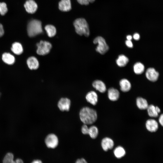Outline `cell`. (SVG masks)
I'll return each mask as SVG.
<instances>
[{
  "label": "cell",
  "mask_w": 163,
  "mask_h": 163,
  "mask_svg": "<svg viewBox=\"0 0 163 163\" xmlns=\"http://www.w3.org/2000/svg\"><path fill=\"white\" fill-rule=\"evenodd\" d=\"M92 85L94 88L101 93H104L106 91L105 84L103 82L100 80H95L93 82Z\"/></svg>",
  "instance_id": "cell-16"
},
{
  "label": "cell",
  "mask_w": 163,
  "mask_h": 163,
  "mask_svg": "<svg viewBox=\"0 0 163 163\" xmlns=\"http://www.w3.org/2000/svg\"><path fill=\"white\" fill-rule=\"evenodd\" d=\"M27 30L28 35L30 37L42 33L43 31L41 22L37 20L31 21L27 25Z\"/></svg>",
  "instance_id": "cell-3"
},
{
  "label": "cell",
  "mask_w": 163,
  "mask_h": 163,
  "mask_svg": "<svg viewBox=\"0 0 163 163\" xmlns=\"http://www.w3.org/2000/svg\"><path fill=\"white\" fill-rule=\"evenodd\" d=\"M158 121L159 123L162 126L163 125V114H161L160 116L159 119Z\"/></svg>",
  "instance_id": "cell-35"
},
{
  "label": "cell",
  "mask_w": 163,
  "mask_h": 163,
  "mask_svg": "<svg viewBox=\"0 0 163 163\" xmlns=\"http://www.w3.org/2000/svg\"><path fill=\"white\" fill-rule=\"evenodd\" d=\"M149 116L151 117H156L158 116V113L157 112L155 106L152 104L149 105L147 109Z\"/></svg>",
  "instance_id": "cell-26"
},
{
  "label": "cell",
  "mask_w": 163,
  "mask_h": 163,
  "mask_svg": "<svg viewBox=\"0 0 163 163\" xmlns=\"http://www.w3.org/2000/svg\"><path fill=\"white\" fill-rule=\"evenodd\" d=\"M145 127L147 130L151 132H154L158 130V122L155 119H151L148 120L146 122Z\"/></svg>",
  "instance_id": "cell-9"
},
{
  "label": "cell",
  "mask_w": 163,
  "mask_h": 163,
  "mask_svg": "<svg viewBox=\"0 0 163 163\" xmlns=\"http://www.w3.org/2000/svg\"><path fill=\"white\" fill-rule=\"evenodd\" d=\"M125 44L129 48H132L133 47V44L131 40H126L125 41Z\"/></svg>",
  "instance_id": "cell-31"
},
{
  "label": "cell",
  "mask_w": 163,
  "mask_h": 163,
  "mask_svg": "<svg viewBox=\"0 0 163 163\" xmlns=\"http://www.w3.org/2000/svg\"><path fill=\"white\" fill-rule=\"evenodd\" d=\"M73 25L76 33L80 35H84L88 37L90 35V30L88 25L83 18H79L75 20Z\"/></svg>",
  "instance_id": "cell-2"
},
{
  "label": "cell",
  "mask_w": 163,
  "mask_h": 163,
  "mask_svg": "<svg viewBox=\"0 0 163 163\" xmlns=\"http://www.w3.org/2000/svg\"><path fill=\"white\" fill-rule=\"evenodd\" d=\"M31 163H43L42 161L40 160H34Z\"/></svg>",
  "instance_id": "cell-36"
},
{
  "label": "cell",
  "mask_w": 163,
  "mask_h": 163,
  "mask_svg": "<svg viewBox=\"0 0 163 163\" xmlns=\"http://www.w3.org/2000/svg\"><path fill=\"white\" fill-rule=\"evenodd\" d=\"M98 130L97 128L95 126H92L88 128V134L92 139L96 138L97 136Z\"/></svg>",
  "instance_id": "cell-27"
},
{
  "label": "cell",
  "mask_w": 163,
  "mask_h": 163,
  "mask_svg": "<svg viewBox=\"0 0 163 163\" xmlns=\"http://www.w3.org/2000/svg\"><path fill=\"white\" fill-rule=\"evenodd\" d=\"M2 59L5 63L10 65L13 64L15 61L14 57L8 53H3L2 56Z\"/></svg>",
  "instance_id": "cell-19"
},
{
  "label": "cell",
  "mask_w": 163,
  "mask_h": 163,
  "mask_svg": "<svg viewBox=\"0 0 163 163\" xmlns=\"http://www.w3.org/2000/svg\"><path fill=\"white\" fill-rule=\"evenodd\" d=\"M75 163H88L86 161L84 158L77 159Z\"/></svg>",
  "instance_id": "cell-33"
},
{
  "label": "cell",
  "mask_w": 163,
  "mask_h": 163,
  "mask_svg": "<svg viewBox=\"0 0 163 163\" xmlns=\"http://www.w3.org/2000/svg\"><path fill=\"white\" fill-rule=\"evenodd\" d=\"M27 63L28 68L31 70L37 69L39 66L38 59L33 56L30 57L27 59Z\"/></svg>",
  "instance_id": "cell-14"
},
{
  "label": "cell",
  "mask_w": 163,
  "mask_h": 163,
  "mask_svg": "<svg viewBox=\"0 0 163 163\" xmlns=\"http://www.w3.org/2000/svg\"><path fill=\"white\" fill-rule=\"evenodd\" d=\"M11 50L14 53L17 55H20L23 51L22 45L18 42H14L12 44Z\"/></svg>",
  "instance_id": "cell-21"
},
{
  "label": "cell",
  "mask_w": 163,
  "mask_h": 163,
  "mask_svg": "<svg viewBox=\"0 0 163 163\" xmlns=\"http://www.w3.org/2000/svg\"><path fill=\"white\" fill-rule=\"evenodd\" d=\"M120 95L119 91L114 88H111L108 90L107 95L108 98L112 101H114L118 100Z\"/></svg>",
  "instance_id": "cell-13"
},
{
  "label": "cell",
  "mask_w": 163,
  "mask_h": 163,
  "mask_svg": "<svg viewBox=\"0 0 163 163\" xmlns=\"http://www.w3.org/2000/svg\"><path fill=\"white\" fill-rule=\"evenodd\" d=\"M145 75L149 80L152 82H155L158 80L159 74L154 68L150 67L146 70Z\"/></svg>",
  "instance_id": "cell-7"
},
{
  "label": "cell",
  "mask_w": 163,
  "mask_h": 163,
  "mask_svg": "<svg viewBox=\"0 0 163 163\" xmlns=\"http://www.w3.org/2000/svg\"><path fill=\"white\" fill-rule=\"evenodd\" d=\"M71 101L67 98H61L58 103V107L62 111H68L70 109Z\"/></svg>",
  "instance_id": "cell-8"
},
{
  "label": "cell",
  "mask_w": 163,
  "mask_h": 163,
  "mask_svg": "<svg viewBox=\"0 0 163 163\" xmlns=\"http://www.w3.org/2000/svg\"><path fill=\"white\" fill-rule=\"evenodd\" d=\"M132 37L133 39L136 40H138L140 38L139 34L137 33H134Z\"/></svg>",
  "instance_id": "cell-32"
},
{
  "label": "cell",
  "mask_w": 163,
  "mask_h": 163,
  "mask_svg": "<svg viewBox=\"0 0 163 163\" xmlns=\"http://www.w3.org/2000/svg\"><path fill=\"white\" fill-rule=\"evenodd\" d=\"M3 163H24L21 159L18 158L15 161L14 160V155L11 153H8L4 158Z\"/></svg>",
  "instance_id": "cell-18"
},
{
  "label": "cell",
  "mask_w": 163,
  "mask_h": 163,
  "mask_svg": "<svg viewBox=\"0 0 163 163\" xmlns=\"http://www.w3.org/2000/svg\"><path fill=\"white\" fill-rule=\"evenodd\" d=\"M1 95V93L0 92V97Z\"/></svg>",
  "instance_id": "cell-39"
},
{
  "label": "cell",
  "mask_w": 163,
  "mask_h": 163,
  "mask_svg": "<svg viewBox=\"0 0 163 163\" xmlns=\"http://www.w3.org/2000/svg\"><path fill=\"white\" fill-rule=\"evenodd\" d=\"M114 145L113 140L108 137L104 138L101 142V146L103 150L107 151L108 150L112 149Z\"/></svg>",
  "instance_id": "cell-11"
},
{
  "label": "cell",
  "mask_w": 163,
  "mask_h": 163,
  "mask_svg": "<svg viewBox=\"0 0 163 163\" xmlns=\"http://www.w3.org/2000/svg\"><path fill=\"white\" fill-rule=\"evenodd\" d=\"M7 5L4 2H0V14L4 15L7 12Z\"/></svg>",
  "instance_id": "cell-28"
},
{
  "label": "cell",
  "mask_w": 163,
  "mask_h": 163,
  "mask_svg": "<svg viewBox=\"0 0 163 163\" xmlns=\"http://www.w3.org/2000/svg\"><path fill=\"white\" fill-rule=\"evenodd\" d=\"M155 109L157 112L158 113H159L160 112L161 110L157 106H155Z\"/></svg>",
  "instance_id": "cell-38"
},
{
  "label": "cell",
  "mask_w": 163,
  "mask_h": 163,
  "mask_svg": "<svg viewBox=\"0 0 163 163\" xmlns=\"http://www.w3.org/2000/svg\"><path fill=\"white\" fill-rule=\"evenodd\" d=\"M45 143L47 147L50 148L54 149L58 145L59 141L57 136L54 134H50L46 137Z\"/></svg>",
  "instance_id": "cell-6"
},
{
  "label": "cell",
  "mask_w": 163,
  "mask_h": 163,
  "mask_svg": "<svg viewBox=\"0 0 163 163\" xmlns=\"http://www.w3.org/2000/svg\"><path fill=\"white\" fill-rule=\"evenodd\" d=\"M113 153L116 158H120L124 156L126 151L123 147L119 146L115 148L113 151Z\"/></svg>",
  "instance_id": "cell-24"
},
{
  "label": "cell",
  "mask_w": 163,
  "mask_h": 163,
  "mask_svg": "<svg viewBox=\"0 0 163 163\" xmlns=\"http://www.w3.org/2000/svg\"><path fill=\"white\" fill-rule=\"evenodd\" d=\"M129 62L128 58L123 54L119 55L116 60V63L120 67L125 66Z\"/></svg>",
  "instance_id": "cell-20"
},
{
  "label": "cell",
  "mask_w": 163,
  "mask_h": 163,
  "mask_svg": "<svg viewBox=\"0 0 163 163\" xmlns=\"http://www.w3.org/2000/svg\"><path fill=\"white\" fill-rule=\"evenodd\" d=\"M45 29L48 36L49 37H53L56 34V28L53 25H47L45 26Z\"/></svg>",
  "instance_id": "cell-25"
},
{
  "label": "cell",
  "mask_w": 163,
  "mask_h": 163,
  "mask_svg": "<svg viewBox=\"0 0 163 163\" xmlns=\"http://www.w3.org/2000/svg\"><path fill=\"white\" fill-rule=\"evenodd\" d=\"M36 46L37 47V53L42 56L49 53L52 48V45L50 42L42 40L37 43Z\"/></svg>",
  "instance_id": "cell-5"
},
{
  "label": "cell",
  "mask_w": 163,
  "mask_h": 163,
  "mask_svg": "<svg viewBox=\"0 0 163 163\" xmlns=\"http://www.w3.org/2000/svg\"><path fill=\"white\" fill-rule=\"evenodd\" d=\"M70 0H61L59 3V9L62 11H68L71 9Z\"/></svg>",
  "instance_id": "cell-15"
},
{
  "label": "cell",
  "mask_w": 163,
  "mask_h": 163,
  "mask_svg": "<svg viewBox=\"0 0 163 163\" xmlns=\"http://www.w3.org/2000/svg\"><path fill=\"white\" fill-rule=\"evenodd\" d=\"M85 98L87 101L93 105H95L97 102L98 95L97 93L94 91L88 92Z\"/></svg>",
  "instance_id": "cell-12"
},
{
  "label": "cell",
  "mask_w": 163,
  "mask_h": 163,
  "mask_svg": "<svg viewBox=\"0 0 163 163\" xmlns=\"http://www.w3.org/2000/svg\"><path fill=\"white\" fill-rule=\"evenodd\" d=\"M95 0H77L80 4L82 5H87L90 3L93 2Z\"/></svg>",
  "instance_id": "cell-29"
},
{
  "label": "cell",
  "mask_w": 163,
  "mask_h": 163,
  "mask_svg": "<svg viewBox=\"0 0 163 163\" xmlns=\"http://www.w3.org/2000/svg\"><path fill=\"white\" fill-rule=\"evenodd\" d=\"M4 31L2 25L0 23V37L4 34Z\"/></svg>",
  "instance_id": "cell-34"
},
{
  "label": "cell",
  "mask_w": 163,
  "mask_h": 163,
  "mask_svg": "<svg viewBox=\"0 0 163 163\" xmlns=\"http://www.w3.org/2000/svg\"><path fill=\"white\" fill-rule=\"evenodd\" d=\"M145 67L144 65L141 62H136L133 65V70L134 72L137 75H140L144 71Z\"/></svg>",
  "instance_id": "cell-23"
},
{
  "label": "cell",
  "mask_w": 163,
  "mask_h": 163,
  "mask_svg": "<svg viewBox=\"0 0 163 163\" xmlns=\"http://www.w3.org/2000/svg\"><path fill=\"white\" fill-rule=\"evenodd\" d=\"M126 38L127 40H131L133 38V37L131 35H128L126 36Z\"/></svg>",
  "instance_id": "cell-37"
},
{
  "label": "cell",
  "mask_w": 163,
  "mask_h": 163,
  "mask_svg": "<svg viewBox=\"0 0 163 163\" xmlns=\"http://www.w3.org/2000/svg\"><path fill=\"white\" fill-rule=\"evenodd\" d=\"M81 131L82 133L84 134H88V128L86 124L83 125L81 128Z\"/></svg>",
  "instance_id": "cell-30"
},
{
  "label": "cell",
  "mask_w": 163,
  "mask_h": 163,
  "mask_svg": "<svg viewBox=\"0 0 163 163\" xmlns=\"http://www.w3.org/2000/svg\"><path fill=\"white\" fill-rule=\"evenodd\" d=\"M80 120L84 124H91L94 123L97 119L96 111L88 107H84L80 110L79 113Z\"/></svg>",
  "instance_id": "cell-1"
},
{
  "label": "cell",
  "mask_w": 163,
  "mask_h": 163,
  "mask_svg": "<svg viewBox=\"0 0 163 163\" xmlns=\"http://www.w3.org/2000/svg\"><path fill=\"white\" fill-rule=\"evenodd\" d=\"M24 7L26 11L30 13H35L37 8V5L33 0H28L24 4Z\"/></svg>",
  "instance_id": "cell-10"
},
{
  "label": "cell",
  "mask_w": 163,
  "mask_h": 163,
  "mask_svg": "<svg viewBox=\"0 0 163 163\" xmlns=\"http://www.w3.org/2000/svg\"><path fill=\"white\" fill-rule=\"evenodd\" d=\"M119 85L121 90L123 92L129 91L131 88V83L126 78L121 79L120 81Z\"/></svg>",
  "instance_id": "cell-17"
},
{
  "label": "cell",
  "mask_w": 163,
  "mask_h": 163,
  "mask_svg": "<svg viewBox=\"0 0 163 163\" xmlns=\"http://www.w3.org/2000/svg\"><path fill=\"white\" fill-rule=\"evenodd\" d=\"M93 43L97 44L96 48V51L101 54H105L109 49L105 40L101 36L96 37L93 40Z\"/></svg>",
  "instance_id": "cell-4"
},
{
  "label": "cell",
  "mask_w": 163,
  "mask_h": 163,
  "mask_svg": "<svg viewBox=\"0 0 163 163\" xmlns=\"http://www.w3.org/2000/svg\"><path fill=\"white\" fill-rule=\"evenodd\" d=\"M136 104L138 107L141 110L146 109L149 106L147 101L145 99L141 97L137 98Z\"/></svg>",
  "instance_id": "cell-22"
}]
</instances>
